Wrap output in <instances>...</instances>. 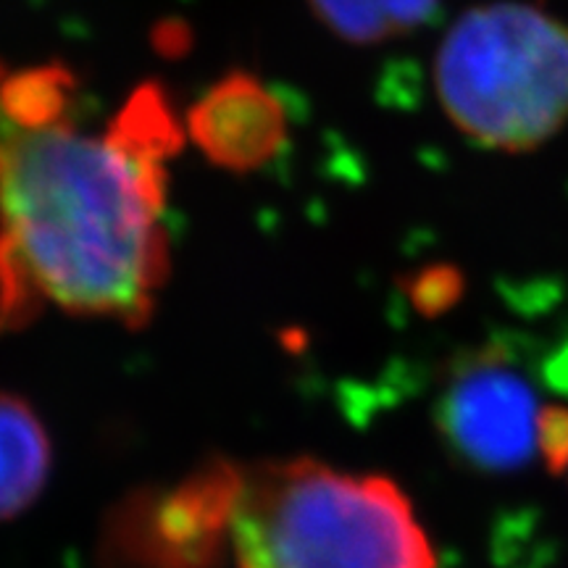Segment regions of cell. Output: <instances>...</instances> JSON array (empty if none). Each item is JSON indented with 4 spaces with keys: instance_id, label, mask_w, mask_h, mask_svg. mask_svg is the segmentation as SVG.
Listing matches in <instances>:
<instances>
[{
    "instance_id": "1",
    "label": "cell",
    "mask_w": 568,
    "mask_h": 568,
    "mask_svg": "<svg viewBox=\"0 0 568 568\" xmlns=\"http://www.w3.org/2000/svg\"><path fill=\"white\" fill-rule=\"evenodd\" d=\"M184 140L159 82L92 132L69 67L0 61V335L48 311L151 322L172 255L169 166Z\"/></svg>"
},
{
    "instance_id": "2",
    "label": "cell",
    "mask_w": 568,
    "mask_h": 568,
    "mask_svg": "<svg viewBox=\"0 0 568 568\" xmlns=\"http://www.w3.org/2000/svg\"><path fill=\"white\" fill-rule=\"evenodd\" d=\"M232 560L237 568H437L393 479L316 458L243 466Z\"/></svg>"
},
{
    "instance_id": "3",
    "label": "cell",
    "mask_w": 568,
    "mask_h": 568,
    "mask_svg": "<svg viewBox=\"0 0 568 568\" xmlns=\"http://www.w3.org/2000/svg\"><path fill=\"white\" fill-rule=\"evenodd\" d=\"M445 116L481 148L527 153L568 124V24L521 0L474 6L435 55Z\"/></svg>"
},
{
    "instance_id": "4",
    "label": "cell",
    "mask_w": 568,
    "mask_h": 568,
    "mask_svg": "<svg viewBox=\"0 0 568 568\" xmlns=\"http://www.w3.org/2000/svg\"><path fill=\"white\" fill-rule=\"evenodd\" d=\"M243 466L211 458L161 487H142L109 510L103 568H224Z\"/></svg>"
},
{
    "instance_id": "5",
    "label": "cell",
    "mask_w": 568,
    "mask_h": 568,
    "mask_svg": "<svg viewBox=\"0 0 568 568\" xmlns=\"http://www.w3.org/2000/svg\"><path fill=\"white\" fill-rule=\"evenodd\" d=\"M539 414L529 379L497 345L464 355L435 406L447 450L485 474L516 471L535 458Z\"/></svg>"
},
{
    "instance_id": "6",
    "label": "cell",
    "mask_w": 568,
    "mask_h": 568,
    "mask_svg": "<svg viewBox=\"0 0 568 568\" xmlns=\"http://www.w3.org/2000/svg\"><path fill=\"white\" fill-rule=\"evenodd\" d=\"M184 132L216 169L251 174L280 155L290 122L266 82L251 71H230L190 105Z\"/></svg>"
},
{
    "instance_id": "7",
    "label": "cell",
    "mask_w": 568,
    "mask_h": 568,
    "mask_svg": "<svg viewBox=\"0 0 568 568\" xmlns=\"http://www.w3.org/2000/svg\"><path fill=\"white\" fill-rule=\"evenodd\" d=\"M51 466V437L38 410L24 397L0 389V521L34 506Z\"/></svg>"
},
{
    "instance_id": "8",
    "label": "cell",
    "mask_w": 568,
    "mask_h": 568,
    "mask_svg": "<svg viewBox=\"0 0 568 568\" xmlns=\"http://www.w3.org/2000/svg\"><path fill=\"white\" fill-rule=\"evenodd\" d=\"M316 21L351 45H376L418 30L439 0H305Z\"/></svg>"
},
{
    "instance_id": "9",
    "label": "cell",
    "mask_w": 568,
    "mask_h": 568,
    "mask_svg": "<svg viewBox=\"0 0 568 568\" xmlns=\"http://www.w3.org/2000/svg\"><path fill=\"white\" fill-rule=\"evenodd\" d=\"M539 453L552 474H560L568 466V408L550 406L539 414Z\"/></svg>"
}]
</instances>
